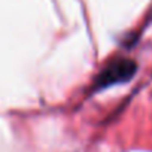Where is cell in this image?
Here are the masks:
<instances>
[{
  "mask_svg": "<svg viewBox=\"0 0 152 152\" xmlns=\"http://www.w3.org/2000/svg\"><path fill=\"white\" fill-rule=\"evenodd\" d=\"M137 70V64L133 60L128 58H118L109 63L97 76L94 82V87L97 90L107 88L115 84H124L128 82Z\"/></svg>",
  "mask_w": 152,
  "mask_h": 152,
  "instance_id": "cell-1",
  "label": "cell"
}]
</instances>
